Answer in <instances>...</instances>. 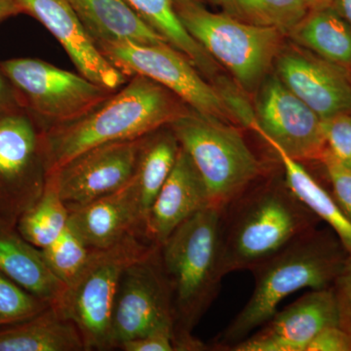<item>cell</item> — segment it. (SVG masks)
I'll return each mask as SVG.
<instances>
[{
  "label": "cell",
  "mask_w": 351,
  "mask_h": 351,
  "mask_svg": "<svg viewBox=\"0 0 351 351\" xmlns=\"http://www.w3.org/2000/svg\"><path fill=\"white\" fill-rule=\"evenodd\" d=\"M0 68L43 130L80 119L115 92L43 60H7Z\"/></svg>",
  "instance_id": "cell-8"
},
{
  "label": "cell",
  "mask_w": 351,
  "mask_h": 351,
  "mask_svg": "<svg viewBox=\"0 0 351 351\" xmlns=\"http://www.w3.org/2000/svg\"><path fill=\"white\" fill-rule=\"evenodd\" d=\"M204 1L209 2L215 6L221 7L223 9V12L230 14V0H204Z\"/></svg>",
  "instance_id": "cell-39"
},
{
  "label": "cell",
  "mask_w": 351,
  "mask_h": 351,
  "mask_svg": "<svg viewBox=\"0 0 351 351\" xmlns=\"http://www.w3.org/2000/svg\"><path fill=\"white\" fill-rule=\"evenodd\" d=\"M221 218V210L206 207L184 221L159 246L172 295L176 351L209 350L193 331L216 299L223 278Z\"/></svg>",
  "instance_id": "cell-4"
},
{
  "label": "cell",
  "mask_w": 351,
  "mask_h": 351,
  "mask_svg": "<svg viewBox=\"0 0 351 351\" xmlns=\"http://www.w3.org/2000/svg\"><path fill=\"white\" fill-rule=\"evenodd\" d=\"M69 223L94 250L108 248L132 232H143L144 215L134 178L112 195L71 210Z\"/></svg>",
  "instance_id": "cell-18"
},
{
  "label": "cell",
  "mask_w": 351,
  "mask_h": 351,
  "mask_svg": "<svg viewBox=\"0 0 351 351\" xmlns=\"http://www.w3.org/2000/svg\"><path fill=\"white\" fill-rule=\"evenodd\" d=\"M145 137L98 145L48 173L69 211L125 186L137 171Z\"/></svg>",
  "instance_id": "cell-13"
},
{
  "label": "cell",
  "mask_w": 351,
  "mask_h": 351,
  "mask_svg": "<svg viewBox=\"0 0 351 351\" xmlns=\"http://www.w3.org/2000/svg\"><path fill=\"white\" fill-rule=\"evenodd\" d=\"M41 131L25 108L0 115V221L16 226L46 182Z\"/></svg>",
  "instance_id": "cell-11"
},
{
  "label": "cell",
  "mask_w": 351,
  "mask_h": 351,
  "mask_svg": "<svg viewBox=\"0 0 351 351\" xmlns=\"http://www.w3.org/2000/svg\"><path fill=\"white\" fill-rule=\"evenodd\" d=\"M332 1V0H311L313 9L318 8V7L331 5Z\"/></svg>",
  "instance_id": "cell-40"
},
{
  "label": "cell",
  "mask_w": 351,
  "mask_h": 351,
  "mask_svg": "<svg viewBox=\"0 0 351 351\" xmlns=\"http://www.w3.org/2000/svg\"><path fill=\"white\" fill-rule=\"evenodd\" d=\"M0 271L29 293L49 302L59 299L64 284L44 261L41 249L27 241L17 228L0 221Z\"/></svg>",
  "instance_id": "cell-20"
},
{
  "label": "cell",
  "mask_w": 351,
  "mask_h": 351,
  "mask_svg": "<svg viewBox=\"0 0 351 351\" xmlns=\"http://www.w3.org/2000/svg\"><path fill=\"white\" fill-rule=\"evenodd\" d=\"M20 108L19 97L0 68V115Z\"/></svg>",
  "instance_id": "cell-36"
},
{
  "label": "cell",
  "mask_w": 351,
  "mask_h": 351,
  "mask_svg": "<svg viewBox=\"0 0 351 351\" xmlns=\"http://www.w3.org/2000/svg\"><path fill=\"white\" fill-rule=\"evenodd\" d=\"M339 309V326L351 335V255L332 286Z\"/></svg>",
  "instance_id": "cell-33"
},
{
  "label": "cell",
  "mask_w": 351,
  "mask_h": 351,
  "mask_svg": "<svg viewBox=\"0 0 351 351\" xmlns=\"http://www.w3.org/2000/svg\"><path fill=\"white\" fill-rule=\"evenodd\" d=\"M287 38L351 73V27L331 5L313 8Z\"/></svg>",
  "instance_id": "cell-22"
},
{
  "label": "cell",
  "mask_w": 351,
  "mask_h": 351,
  "mask_svg": "<svg viewBox=\"0 0 351 351\" xmlns=\"http://www.w3.org/2000/svg\"><path fill=\"white\" fill-rule=\"evenodd\" d=\"M332 325H339L334 290L315 289L277 311L263 326L230 350L306 351L311 341Z\"/></svg>",
  "instance_id": "cell-15"
},
{
  "label": "cell",
  "mask_w": 351,
  "mask_h": 351,
  "mask_svg": "<svg viewBox=\"0 0 351 351\" xmlns=\"http://www.w3.org/2000/svg\"><path fill=\"white\" fill-rule=\"evenodd\" d=\"M202 178L210 206L223 209L265 175V168L233 124L193 110L169 124Z\"/></svg>",
  "instance_id": "cell-6"
},
{
  "label": "cell",
  "mask_w": 351,
  "mask_h": 351,
  "mask_svg": "<svg viewBox=\"0 0 351 351\" xmlns=\"http://www.w3.org/2000/svg\"><path fill=\"white\" fill-rule=\"evenodd\" d=\"M174 327L172 295L158 247L122 274L113 306L110 348L152 334L174 337Z\"/></svg>",
  "instance_id": "cell-10"
},
{
  "label": "cell",
  "mask_w": 351,
  "mask_h": 351,
  "mask_svg": "<svg viewBox=\"0 0 351 351\" xmlns=\"http://www.w3.org/2000/svg\"><path fill=\"white\" fill-rule=\"evenodd\" d=\"M92 250L69 223L53 243L41 249L46 265L64 286L82 271Z\"/></svg>",
  "instance_id": "cell-28"
},
{
  "label": "cell",
  "mask_w": 351,
  "mask_h": 351,
  "mask_svg": "<svg viewBox=\"0 0 351 351\" xmlns=\"http://www.w3.org/2000/svg\"><path fill=\"white\" fill-rule=\"evenodd\" d=\"M50 306L0 271V328L31 319Z\"/></svg>",
  "instance_id": "cell-29"
},
{
  "label": "cell",
  "mask_w": 351,
  "mask_h": 351,
  "mask_svg": "<svg viewBox=\"0 0 351 351\" xmlns=\"http://www.w3.org/2000/svg\"><path fill=\"white\" fill-rule=\"evenodd\" d=\"M119 348L125 351H176L174 337L169 334H152L131 339Z\"/></svg>",
  "instance_id": "cell-35"
},
{
  "label": "cell",
  "mask_w": 351,
  "mask_h": 351,
  "mask_svg": "<svg viewBox=\"0 0 351 351\" xmlns=\"http://www.w3.org/2000/svg\"><path fill=\"white\" fill-rule=\"evenodd\" d=\"M86 350L82 334L52 306L31 319L0 328V351Z\"/></svg>",
  "instance_id": "cell-21"
},
{
  "label": "cell",
  "mask_w": 351,
  "mask_h": 351,
  "mask_svg": "<svg viewBox=\"0 0 351 351\" xmlns=\"http://www.w3.org/2000/svg\"><path fill=\"white\" fill-rule=\"evenodd\" d=\"M306 351H351V335L339 325L326 327L311 341Z\"/></svg>",
  "instance_id": "cell-34"
},
{
  "label": "cell",
  "mask_w": 351,
  "mask_h": 351,
  "mask_svg": "<svg viewBox=\"0 0 351 351\" xmlns=\"http://www.w3.org/2000/svg\"><path fill=\"white\" fill-rule=\"evenodd\" d=\"M230 16L258 27H271L285 38L313 10L311 0H230Z\"/></svg>",
  "instance_id": "cell-27"
},
{
  "label": "cell",
  "mask_w": 351,
  "mask_h": 351,
  "mask_svg": "<svg viewBox=\"0 0 351 351\" xmlns=\"http://www.w3.org/2000/svg\"><path fill=\"white\" fill-rule=\"evenodd\" d=\"M145 240L143 232H132L108 248L93 249L82 271L52 304L77 327L86 350H112L110 325L122 274L158 249Z\"/></svg>",
  "instance_id": "cell-5"
},
{
  "label": "cell",
  "mask_w": 351,
  "mask_h": 351,
  "mask_svg": "<svg viewBox=\"0 0 351 351\" xmlns=\"http://www.w3.org/2000/svg\"><path fill=\"white\" fill-rule=\"evenodd\" d=\"M319 164L331 184L332 197L351 221V164L339 160L327 149Z\"/></svg>",
  "instance_id": "cell-32"
},
{
  "label": "cell",
  "mask_w": 351,
  "mask_h": 351,
  "mask_svg": "<svg viewBox=\"0 0 351 351\" xmlns=\"http://www.w3.org/2000/svg\"><path fill=\"white\" fill-rule=\"evenodd\" d=\"M321 119L327 151L339 160L351 164V112Z\"/></svg>",
  "instance_id": "cell-31"
},
{
  "label": "cell",
  "mask_w": 351,
  "mask_h": 351,
  "mask_svg": "<svg viewBox=\"0 0 351 351\" xmlns=\"http://www.w3.org/2000/svg\"><path fill=\"white\" fill-rule=\"evenodd\" d=\"M348 252L331 228H316L293 240L250 270L253 294L214 341V350H230L263 326L279 304L302 289L332 287Z\"/></svg>",
  "instance_id": "cell-2"
},
{
  "label": "cell",
  "mask_w": 351,
  "mask_h": 351,
  "mask_svg": "<svg viewBox=\"0 0 351 351\" xmlns=\"http://www.w3.org/2000/svg\"><path fill=\"white\" fill-rule=\"evenodd\" d=\"M191 110L151 78L131 76L130 82L80 119L41 130L46 175L98 145L145 137Z\"/></svg>",
  "instance_id": "cell-1"
},
{
  "label": "cell",
  "mask_w": 351,
  "mask_h": 351,
  "mask_svg": "<svg viewBox=\"0 0 351 351\" xmlns=\"http://www.w3.org/2000/svg\"><path fill=\"white\" fill-rule=\"evenodd\" d=\"M68 1L97 46L119 41L147 45L169 44L123 0Z\"/></svg>",
  "instance_id": "cell-19"
},
{
  "label": "cell",
  "mask_w": 351,
  "mask_h": 351,
  "mask_svg": "<svg viewBox=\"0 0 351 351\" xmlns=\"http://www.w3.org/2000/svg\"><path fill=\"white\" fill-rule=\"evenodd\" d=\"M263 178L265 175L221 211L223 276L251 270L321 223L295 197L285 178Z\"/></svg>",
  "instance_id": "cell-3"
},
{
  "label": "cell",
  "mask_w": 351,
  "mask_h": 351,
  "mask_svg": "<svg viewBox=\"0 0 351 351\" xmlns=\"http://www.w3.org/2000/svg\"><path fill=\"white\" fill-rule=\"evenodd\" d=\"M258 137L300 162H317L326 152L322 119L277 76L265 77L257 90Z\"/></svg>",
  "instance_id": "cell-12"
},
{
  "label": "cell",
  "mask_w": 351,
  "mask_h": 351,
  "mask_svg": "<svg viewBox=\"0 0 351 351\" xmlns=\"http://www.w3.org/2000/svg\"><path fill=\"white\" fill-rule=\"evenodd\" d=\"M168 43L188 58L210 82L221 75L218 62L195 40L180 22L172 0H123Z\"/></svg>",
  "instance_id": "cell-24"
},
{
  "label": "cell",
  "mask_w": 351,
  "mask_h": 351,
  "mask_svg": "<svg viewBox=\"0 0 351 351\" xmlns=\"http://www.w3.org/2000/svg\"><path fill=\"white\" fill-rule=\"evenodd\" d=\"M212 84L218 90L221 99L234 115L239 125L256 133L258 126L255 108L251 106L250 101L247 99L245 95L247 94L246 92H244L234 80H230L223 75L218 76Z\"/></svg>",
  "instance_id": "cell-30"
},
{
  "label": "cell",
  "mask_w": 351,
  "mask_h": 351,
  "mask_svg": "<svg viewBox=\"0 0 351 351\" xmlns=\"http://www.w3.org/2000/svg\"><path fill=\"white\" fill-rule=\"evenodd\" d=\"M209 206L202 178L181 147L172 172L145 217L143 233L152 243L161 246L184 221Z\"/></svg>",
  "instance_id": "cell-17"
},
{
  "label": "cell",
  "mask_w": 351,
  "mask_h": 351,
  "mask_svg": "<svg viewBox=\"0 0 351 351\" xmlns=\"http://www.w3.org/2000/svg\"><path fill=\"white\" fill-rule=\"evenodd\" d=\"M98 47L128 77L143 75L151 78L179 97L193 112L239 125L214 84L169 44L147 45L119 41L101 43Z\"/></svg>",
  "instance_id": "cell-9"
},
{
  "label": "cell",
  "mask_w": 351,
  "mask_h": 351,
  "mask_svg": "<svg viewBox=\"0 0 351 351\" xmlns=\"http://www.w3.org/2000/svg\"><path fill=\"white\" fill-rule=\"evenodd\" d=\"M19 14L23 10L17 0H0V23Z\"/></svg>",
  "instance_id": "cell-37"
},
{
  "label": "cell",
  "mask_w": 351,
  "mask_h": 351,
  "mask_svg": "<svg viewBox=\"0 0 351 351\" xmlns=\"http://www.w3.org/2000/svg\"><path fill=\"white\" fill-rule=\"evenodd\" d=\"M331 6L351 27V0H332Z\"/></svg>",
  "instance_id": "cell-38"
},
{
  "label": "cell",
  "mask_w": 351,
  "mask_h": 351,
  "mask_svg": "<svg viewBox=\"0 0 351 351\" xmlns=\"http://www.w3.org/2000/svg\"><path fill=\"white\" fill-rule=\"evenodd\" d=\"M69 219V210L60 195L56 182L47 175L43 195L22 215L16 228L27 241L44 249L61 235Z\"/></svg>",
  "instance_id": "cell-26"
},
{
  "label": "cell",
  "mask_w": 351,
  "mask_h": 351,
  "mask_svg": "<svg viewBox=\"0 0 351 351\" xmlns=\"http://www.w3.org/2000/svg\"><path fill=\"white\" fill-rule=\"evenodd\" d=\"M269 147L282 166L284 178L289 189L307 209L334 230L346 247L348 255H351V221L341 211L332 193L304 168L302 162L289 156L276 145H270Z\"/></svg>",
  "instance_id": "cell-23"
},
{
  "label": "cell",
  "mask_w": 351,
  "mask_h": 351,
  "mask_svg": "<svg viewBox=\"0 0 351 351\" xmlns=\"http://www.w3.org/2000/svg\"><path fill=\"white\" fill-rule=\"evenodd\" d=\"M276 75L321 119L351 112V73L293 43L283 44Z\"/></svg>",
  "instance_id": "cell-14"
},
{
  "label": "cell",
  "mask_w": 351,
  "mask_h": 351,
  "mask_svg": "<svg viewBox=\"0 0 351 351\" xmlns=\"http://www.w3.org/2000/svg\"><path fill=\"white\" fill-rule=\"evenodd\" d=\"M179 142L169 125L145 136L137 171L134 176L144 221L159 191L172 172L178 154Z\"/></svg>",
  "instance_id": "cell-25"
},
{
  "label": "cell",
  "mask_w": 351,
  "mask_h": 351,
  "mask_svg": "<svg viewBox=\"0 0 351 351\" xmlns=\"http://www.w3.org/2000/svg\"><path fill=\"white\" fill-rule=\"evenodd\" d=\"M23 14L38 20L59 41L78 73L110 90L125 85L128 76L104 56L68 0H17Z\"/></svg>",
  "instance_id": "cell-16"
},
{
  "label": "cell",
  "mask_w": 351,
  "mask_h": 351,
  "mask_svg": "<svg viewBox=\"0 0 351 351\" xmlns=\"http://www.w3.org/2000/svg\"><path fill=\"white\" fill-rule=\"evenodd\" d=\"M189 34L223 64L247 94L256 93L274 68L285 36L271 27L247 24L208 10L204 0H172Z\"/></svg>",
  "instance_id": "cell-7"
}]
</instances>
